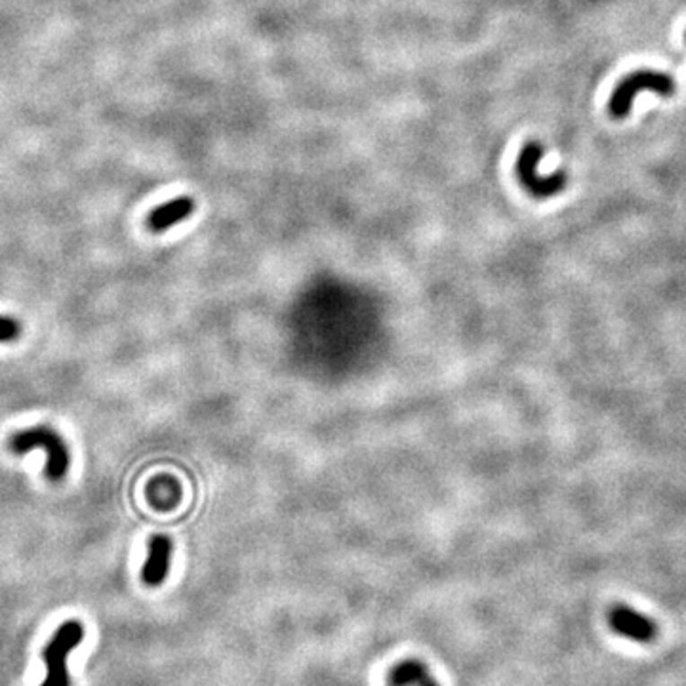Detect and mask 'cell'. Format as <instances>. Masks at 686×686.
Returning <instances> with one entry per match:
<instances>
[{
  "instance_id": "6da1fadb",
  "label": "cell",
  "mask_w": 686,
  "mask_h": 686,
  "mask_svg": "<svg viewBox=\"0 0 686 686\" xmlns=\"http://www.w3.org/2000/svg\"><path fill=\"white\" fill-rule=\"evenodd\" d=\"M44 450L46 454V465H44V475L52 482L64 480L69 465H71V456H69V448L66 441L61 439V435L54 431L48 426H35L23 431L13 433L8 439V450L12 454H27L31 450Z\"/></svg>"
},
{
  "instance_id": "7a4b0ae2",
  "label": "cell",
  "mask_w": 686,
  "mask_h": 686,
  "mask_svg": "<svg viewBox=\"0 0 686 686\" xmlns=\"http://www.w3.org/2000/svg\"><path fill=\"white\" fill-rule=\"evenodd\" d=\"M650 90L662 98H672L677 84L669 75L654 71H635L618 83L611 101H608V113L614 119H626L631 113L633 100L638 92Z\"/></svg>"
},
{
  "instance_id": "3957f363",
  "label": "cell",
  "mask_w": 686,
  "mask_h": 686,
  "mask_svg": "<svg viewBox=\"0 0 686 686\" xmlns=\"http://www.w3.org/2000/svg\"><path fill=\"white\" fill-rule=\"evenodd\" d=\"M84 638V628L81 621L69 620L61 626L50 643L42 652V660L46 664V679L40 686H71L67 673V658L73 648L79 646Z\"/></svg>"
},
{
  "instance_id": "277c9868",
  "label": "cell",
  "mask_w": 686,
  "mask_h": 686,
  "mask_svg": "<svg viewBox=\"0 0 686 686\" xmlns=\"http://www.w3.org/2000/svg\"><path fill=\"white\" fill-rule=\"evenodd\" d=\"M543 157V147L538 142H530L521 149V154L514 164L517 178L524 189L534 198H551L558 195L567 187V174L557 172L553 176L541 178L538 174V166Z\"/></svg>"
},
{
  "instance_id": "5b68a950",
  "label": "cell",
  "mask_w": 686,
  "mask_h": 686,
  "mask_svg": "<svg viewBox=\"0 0 686 686\" xmlns=\"http://www.w3.org/2000/svg\"><path fill=\"white\" fill-rule=\"evenodd\" d=\"M608 626L614 633L633 638L637 643H650L658 633L648 616L637 612L635 608L626 604H614L608 611Z\"/></svg>"
},
{
  "instance_id": "8992f818",
  "label": "cell",
  "mask_w": 686,
  "mask_h": 686,
  "mask_svg": "<svg viewBox=\"0 0 686 686\" xmlns=\"http://www.w3.org/2000/svg\"><path fill=\"white\" fill-rule=\"evenodd\" d=\"M172 540L164 534H157L149 540L147 558L142 568V580L149 587H159L170 574L172 563Z\"/></svg>"
},
{
  "instance_id": "52a82bcc",
  "label": "cell",
  "mask_w": 686,
  "mask_h": 686,
  "mask_svg": "<svg viewBox=\"0 0 686 686\" xmlns=\"http://www.w3.org/2000/svg\"><path fill=\"white\" fill-rule=\"evenodd\" d=\"M197 205L193 197H176L174 200L164 202V205L157 207L149 212L145 225L151 233H164L174 225L185 222L187 217H191Z\"/></svg>"
},
{
  "instance_id": "ba28073f",
  "label": "cell",
  "mask_w": 686,
  "mask_h": 686,
  "mask_svg": "<svg viewBox=\"0 0 686 686\" xmlns=\"http://www.w3.org/2000/svg\"><path fill=\"white\" fill-rule=\"evenodd\" d=\"M387 686H441L433 677L431 669L419 660H404L391 667L387 675Z\"/></svg>"
},
{
  "instance_id": "9c48e42d",
  "label": "cell",
  "mask_w": 686,
  "mask_h": 686,
  "mask_svg": "<svg viewBox=\"0 0 686 686\" xmlns=\"http://www.w3.org/2000/svg\"><path fill=\"white\" fill-rule=\"evenodd\" d=\"M22 324L18 319L0 315V343H12L20 338Z\"/></svg>"
}]
</instances>
